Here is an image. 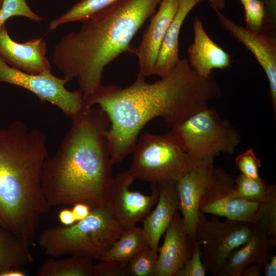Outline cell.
Segmentation results:
<instances>
[{
	"label": "cell",
	"instance_id": "cell-16",
	"mask_svg": "<svg viewBox=\"0 0 276 276\" xmlns=\"http://www.w3.org/2000/svg\"><path fill=\"white\" fill-rule=\"evenodd\" d=\"M194 41L188 50V61L200 77H212L214 69H224L230 65L229 54L214 42L205 32L202 20L195 17L193 22Z\"/></svg>",
	"mask_w": 276,
	"mask_h": 276
},
{
	"label": "cell",
	"instance_id": "cell-41",
	"mask_svg": "<svg viewBox=\"0 0 276 276\" xmlns=\"http://www.w3.org/2000/svg\"><path fill=\"white\" fill-rule=\"evenodd\" d=\"M241 3L242 4H244V3H245L246 2L249 1V0H240Z\"/></svg>",
	"mask_w": 276,
	"mask_h": 276
},
{
	"label": "cell",
	"instance_id": "cell-11",
	"mask_svg": "<svg viewBox=\"0 0 276 276\" xmlns=\"http://www.w3.org/2000/svg\"><path fill=\"white\" fill-rule=\"evenodd\" d=\"M222 26L235 39L244 44L255 56L263 69L269 82V97L276 113V38L263 32L254 33L239 26L212 7Z\"/></svg>",
	"mask_w": 276,
	"mask_h": 276
},
{
	"label": "cell",
	"instance_id": "cell-30",
	"mask_svg": "<svg viewBox=\"0 0 276 276\" xmlns=\"http://www.w3.org/2000/svg\"><path fill=\"white\" fill-rule=\"evenodd\" d=\"M243 5L246 24L245 28L254 33L262 32L265 18L263 0H249Z\"/></svg>",
	"mask_w": 276,
	"mask_h": 276
},
{
	"label": "cell",
	"instance_id": "cell-13",
	"mask_svg": "<svg viewBox=\"0 0 276 276\" xmlns=\"http://www.w3.org/2000/svg\"><path fill=\"white\" fill-rule=\"evenodd\" d=\"M179 0H161L158 10L151 17L140 44L134 49L139 72L145 78L153 75L160 48L167 31L178 10Z\"/></svg>",
	"mask_w": 276,
	"mask_h": 276
},
{
	"label": "cell",
	"instance_id": "cell-14",
	"mask_svg": "<svg viewBox=\"0 0 276 276\" xmlns=\"http://www.w3.org/2000/svg\"><path fill=\"white\" fill-rule=\"evenodd\" d=\"M47 51L42 38L18 42L11 38L5 24L0 27V55L11 66L30 74L51 71Z\"/></svg>",
	"mask_w": 276,
	"mask_h": 276
},
{
	"label": "cell",
	"instance_id": "cell-27",
	"mask_svg": "<svg viewBox=\"0 0 276 276\" xmlns=\"http://www.w3.org/2000/svg\"><path fill=\"white\" fill-rule=\"evenodd\" d=\"M157 252L149 247L145 248L128 262V275L155 276Z\"/></svg>",
	"mask_w": 276,
	"mask_h": 276
},
{
	"label": "cell",
	"instance_id": "cell-19",
	"mask_svg": "<svg viewBox=\"0 0 276 276\" xmlns=\"http://www.w3.org/2000/svg\"><path fill=\"white\" fill-rule=\"evenodd\" d=\"M202 1L179 0L176 14L162 43L153 75L160 77L167 75L179 61V36L182 25L192 9Z\"/></svg>",
	"mask_w": 276,
	"mask_h": 276
},
{
	"label": "cell",
	"instance_id": "cell-15",
	"mask_svg": "<svg viewBox=\"0 0 276 276\" xmlns=\"http://www.w3.org/2000/svg\"><path fill=\"white\" fill-rule=\"evenodd\" d=\"M165 233L164 243L157 251L155 276H176L191 257L194 242L188 234L178 212Z\"/></svg>",
	"mask_w": 276,
	"mask_h": 276
},
{
	"label": "cell",
	"instance_id": "cell-4",
	"mask_svg": "<svg viewBox=\"0 0 276 276\" xmlns=\"http://www.w3.org/2000/svg\"><path fill=\"white\" fill-rule=\"evenodd\" d=\"M46 142L42 132L20 121L0 128V224L30 247L51 208L41 187Z\"/></svg>",
	"mask_w": 276,
	"mask_h": 276
},
{
	"label": "cell",
	"instance_id": "cell-37",
	"mask_svg": "<svg viewBox=\"0 0 276 276\" xmlns=\"http://www.w3.org/2000/svg\"><path fill=\"white\" fill-rule=\"evenodd\" d=\"M264 264L256 262L247 267L242 273V276H260L263 270Z\"/></svg>",
	"mask_w": 276,
	"mask_h": 276
},
{
	"label": "cell",
	"instance_id": "cell-32",
	"mask_svg": "<svg viewBox=\"0 0 276 276\" xmlns=\"http://www.w3.org/2000/svg\"><path fill=\"white\" fill-rule=\"evenodd\" d=\"M128 262L100 260L93 264V276H128Z\"/></svg>",
	"mask_w": 276,
	"mask_h": 276
},
{
	"label": "cell",
	"instance_id": "cell-5",
	"mask_svg": "<svg viewBox=\"0 0 276 276\" xmlns=\"http://www.w3.org/2000/svg\"><path fill=\"white\" fill-rule=\"evenodd\" d=\"M124 230L106 205L91 209L85 218L71 225L45 229L38 244L45 255L52 257L68 255L100 259Z\"/></svg>",
	"mask_w": 276,
	"mask_h": 276
},
{
	"label": "cell",
	"instance_id": "cell-10",
	"mask_svg": "<svg viewBox=\"0 0 276 276\" xmlns=\"http://www.w3.org/2000/svg\"><path fill=\"white\" fill-rule=\"evenodd\" d=\"M135 180L128 170L119 173L113 178L108 194L107 204L114 219L125 229L143 220L158 199L156 184H151V194L145 195L131 190Z\"/></svg>",
	"mask_w": 276,
	"mask_h": 276
},
{
	"label": "cell",
	"instance_id": "cell-7",
	"mask_svg": "<svg viewBox=\"0 0 276 276\" xmlns=\"http://www.w3.org/2000/svg\"><path fill=\"white\" fill-rule=\"evenodd\" d=\"M128 170L135 179L176 185L194 164L174 141L164 135L145 132L137 140Z\"/></svg>",
	"mask_w": 276,
	"mask_h": 276
},
{
	"label": "cell",
	"instance_id": "cell-8",
	"mask_svg": "<svg viewBox=\"0 0 276 276\" xmlns=\"http://www.w3.org/2000/svg\"><path fill=\"white\" fill-rule=\"evenodd\" d=\"M254 224L217 217L208 220L200 212L195 231L202 262L206 272L218 275L231 253L251 238Z\"/></svg>",
	"mask_w": 276,
	"mask_h": 276
},
{
	"label": "cell",
	"instance_id": "cell-26",
	"mask_svg": "<svg viewBox=\"0 0 276 276\" xmlns=\"http://www.w3.org/2000/svg\"><path fill=\"white\" fill-rule=\"evenodd\" d=\"M234 188L235 179L223 168L215 167L211 180L201 197L200 207L228 196Z\"/></svg>",
	"mask_w": 276,
	"mask_h": 276
},
{
	"label": "cell",
	"instance_id": "cell-42",
	"mask_svg": "<svg viewBox=\"0 0 276 276\" xmlns=\"http://www.w3.org/2000/svg\"><path fill=\"white\" fill-rule=\"evenodd\" d=\"M3 2H4V0H0V9H1V7H2V5H3Z\"/></svg>",
	"mask_w": 276,
	"mask_h": 276
},
{
	"label": "cell",
	"instance_id": "cell-40",
	"mask_svg": "<svg viewBox=\"0 0 276 276\" xmlns=\"http://www.w3.org/2000/svg\"><path fill=\"white\" fill-rule=\"evenodd\" d=\"M211 7L216 8L219 10L224 8L226 5V0H208Z\"/></svg>",
	"mask_w": 276,
	"mask_h": 276
},
{
	"label": "cell",
	"instance_id": "cell-36",
	"mask_svg": "<svg viewBox=\"0 0 276 276\" xmlns=\"http://www.w3.org/2000/svg\"><path fill=\"white\" fill-rule=\"evenodd\" d=\"M59 221L64 225H71L76 222L72 210L63 209L58 215Z\"/></svg>",
	"mask_w": 276,
	"mask_h": 276
},
{
	"label": "cell",
	"instance_id": "cell-1",
	"mask_svg": "<svg viewBox=\"0 0 276 276\" xmlns=\"http://www.w3.org/2000/svg\"><path fill=\"white\" fill-rule=\"evenodd\" d=\"M145 78L137 76L126 87L102 84L85 102L86 106L101 108L109 119L106 135L113 164L132 153L141 130L152 119L162 118L169 129L221 95L217 81L199 76L186 58L154 82Z\"/></svg>",
	"mask_w": 276,
	"mask_h": 276
},
{
	"label": "cell",
	"instance_id": "cell-12",
	"mask_svg": "<svg viewBox=\"0 0 276 276\" xmlns=\"http://www.w3.org/2000/svg\"><path fill=\"white\" fill-rule=\"evenodd\" d=\"M215 166L214 163L196 161L191 169L175 185L186 230L192 241H195V231L201 197L209 185Z\"/></svg>",
	"mask_w": 276,
	"mask_h": 276
},
{
	"label": "cell",
	"instance_id": "cell-9",
	"mask_svg": "<svg viewBox=\"0 0 276 276\" xmlns=\"http://www.w3.org/2000/svg\"><path fill=\"white\" fill-rule=\"evenodd\" d=\"M5 82L22 87L34 94L42 102L59 108L66 117L73 119L82 110L85 102L79 89L70 91L63 78L51 71L30 74L10 66L0 55V83Z\"/></svg>",
	"mask_w": 276,
	"mask_h": 276
},
{
	"label": "cell",
	"instance_id": "cell-24",
	"mask_svg": "<svg viewBox=\"0 0 276 276\" xmlns=\"http://www.w3.org/2000/svg\"><path fill=\"white\" fill-rule=\"evenodd\" d=\"M233 194L248 201L261 203L276 195V187L262 178L255 179L241 173L235 179Z\"/></svg>",
	"mask_w": 276,
	"mask_h": 276
},
{
	"label": "cell",
	"instance_id": "cell-23",
	"mask_svg": "<svg viewBox=\"0 0 276 276\" xmlns=\"http://www.w3.org/2000/svg\"><path fill=\"white\" fill-rule=\"evenodd\" d=\"M93 260L78 256L45 259L37 272V276H93Z\"/></svg>",
	"mask_w": 276,
	"mask_h": 276
},
{
	"label": "cell",
	"instance_id": "cell-22",
	"mask_svg": "<svg viewBox=\"0 0 276 276\" xmlns=\"http://www.w3.org/2000/svg\"><path fill=\"white\" fill-rule=\"evenodd\" d=\"M148 247L142 227L134 226L125 229L99 260L128 262L139 252Z\"/></svg>",
	"mask_w": 276,
	"mask_h": 276
},
{
	"label": "cell",
	"instance_id": "cell-21",
	"mask_svg": "<svg viewBox=\"0 0 276 276\" xmlns=\"http://www.w3.org/2000/svg\"><path fill=\"white\" fill-rule=\"evenodd\" d=\"M20 238L0 224V276L4 271L29 264L34 261L30 249Z\"/></svg>",
	"mask_w": 276,
	"mask_h": 276
},
{
	"label": "cell",
	"instance_id": "cell-35",
	"mask_svg": "<svg viewBox=\"0 0 276 276\" xmlns=\"http://www.w3.org/2000/svg\"><path fill=\"white\" fill-rule=\"evenodd\" d=\"M72 211L77 222L85 218L89 214L90 208L87 204L80 202L74 204Z\"/></svg>",
	"mask_w": 276,
	"mask_h": 276
},
{
	"label": "cell",
	"instance_id": "cell-20",
	"mask_svg": "<svg viewBox=\"0 0 276 276\" xmlns=\"http://www.w3.org/2000/svg\"><path fill=\"white\" fill-rule=\"evenodd\" d=\"M259 204L260 203L248 201L235 196L233 191L228 196L201 205L199 211L203 214L255 224Z\"/></svg>",
	"mask_w": 276,
	"mask_h": 276
},
{
	"label": "cell",
	"instance_id": "cell-25",
	"mask_svg": "<svg viewBox=\"0 0 276 276\" xmlns=\"http://www.w3.org/2000/svg\"><path fill=\"white\" fill-rule=\"evenodd\" d=\"M119 0H81L74 5L66 13L52 20L49 31L60 26L77 21H83L105 9Z\"/></svg>",
	"mask_w": 276,
	"mask_h": 276
},
{
	"label": "cell",
	"instance_id": "cell-17",
	"mask_svg": "<svg viewBox=\"0 0 276 276\" xmlns=\"http://www.w3.org/2000/svg\"><path fill=\"white\" fill-rule=\"evenodd\" d=\"M156 185L157 204L143 220L142 229L149 247L157 252L160 238L178 212L179 199L175 185L167 182Z\"/></svg>",
	"mask_w": 276,
	"mask_h": 276
},
{
	"label": "cell",
	"instance_id": "cell-28",
	"mask_svg": "<svg viewBox=\"0 0 276 276\" xmlns=\"http://www.w3.org/2000/svg\"><path fill=\"white\" fill-rule=\"evenodd\" d=\"M255 224L260 225L270 238L276 241V195L260 203Z\"/></svg>",
	"mask_w": 276,
	"mask_h": 276
},
{
	"label": "cell",
	"instance_id": "cell-29",
	"mask_svg": "<svg viewBox=\"0 0 276 276\" xmlns=\"http://www.w3.org/2000/svg\"><path fill=\"white\" fill-rule=\"evenodd\" d=\"M15 16H24L37 22L43 20L31 9L27 0H4L0 9V27Z\"/></svg>",
	"mask_w": 276,
	"mask_h": 276
},
{
	"label": "cell",
	"instance_id": "cell-6",
	"mask_svg": "<svg viewBox=\"0 0 276 276\" xmlns=\"http://www.w3.org/2000/svg\"><path fill=\"white\" fill-rule=\"evenodd\" d=\"M165 134L194 162L214 163L221 153H234L241 141L239 131L209 107L169 128Z\"/></svg>",
	"mask_w": 276,
	"mask_h": 276
},
{
	"label": "cell",
	"instance_id": "cell-18",
	"mask_svg": "<svg viewBox=\"0 0 276 276\" xmlns=\"http://www.w3.org/2000/svg\"><path fill=\"white\" fill-rule=\"evenodd\" d=\"M276 241L270 238L257 224H254L250 239L242 247L234 249L228 256L219 276H241L250 264L258 262L265 265L273 254Z\"/></svg>",
	"mask_w": 276,
	"mask_h": 276
},
{
	"label": "cell",
	"instance_id": "cell-39",
	"mask_svg": "<svg viewBox=\"0 0 276 276\" xmlns=\"http://www.w3.org/2000/svg\"><path fill=\"white\" fill-rule=\"evenodd\" d=\"M27 273L18 268H12L3 272L1 276H26Z\"/></svg>",
	"mask_w": 276,
	"mask_h": 276
},
{
	"label": "cell",
	"instance_id": "cell-2",
	"mask_svg": "<svg viewBox=\"0 0 276 276\" xmlns=\"http://www.w3.org/2000/svg\"><path fill=\"white\" fill-rule=\"evenodd\" d=\"M72 119L57 151L45 160L41 187L50 207L84 203L91 209L108 205L113 179L104 111L84 105Z\"/></svg>",
	"mask_w": 276,
	"mask_h": 276
},
{
	"label": "cell",
	"instance_id": "cell-34",
	"mask_svg": "<svg viewBox=\"0 0 276 276\" xmlns=\"http://www.w3.org/2000/svg\"><path fill=\"white\" fill-rule=\"evenodd\" d=\"M265 18L262 32L275 36L276 0H263Z\"/></svg>",
	"mask_w": 276,
	"mask_h": 276
},
{
	"label": "cell",
	"instance_id": "cell-38",
	"mask_svg": "<svg viewBox=\"0 0 276 276\" xmlns=\"http://www.w3.org/2000/svg\"><path fill=\"white\" fill-rule=\"evenodd\" d=\"M263 271L265 276L276 275V256L275 255H272L265 264Z\"/></svg>",
	"mask_w": 276,
	"mask_h": 276
},
{
	"label": "cell",
	"instance_id": "cell-3",
	"mask_svg": "<svg viewBox=\"0 0 276 276\" xmlns=\"http://www.w3.org/2000/svg\"><path fill=\"white\" fill-rule=\"evenodd\" d=\"M161 0H119L84 20L56 44L53 61L68 82L77 79L84 102L102 85L105 68L123 53Z\"/></svg>",
	"mask_w": 276,
	"mask_h": 276
},
{
	"label": "cell",
	"instance_id": "cell-31",
	"mask_svg": "<svg viewBox=\"0 0 276 276\" xmlns=\"http://www.w3.org/2000/svg\"><path fill=\"white\" fill-rule=\"evenodd\" d=\"M235 166L241 174L255 179L261 178L259 169L261 167V160L255 153L254 148H250L239 154L235 159Z\"/></svg>",
	"mask_w": 276,
	"mask_h": 276
},
{
	"label": "cell",
	"instance_id": "cell-33",
	"mask_svg": "<svg viewBox=\"0 0 276 276\" xmlns=\"http://www.w3.org/2000/svg\"><path fill=\"white\" fill-rule=\"evenodd\" d=\"M206 269L201 259L199 247L195 241L191 257L187 260L176 276H205Z\"/></svg>",
	"mask_w": 276,
	"mask_h": 276
}]
</instances>
